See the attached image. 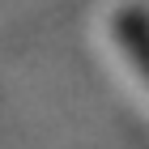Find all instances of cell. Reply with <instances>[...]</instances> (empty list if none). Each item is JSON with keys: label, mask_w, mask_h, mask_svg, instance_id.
I'll use <instances>...</instances> for the list:
<instances>
[{"label": "cell", "mask_w": 149, "mask_h": 149, "mask_svg": "<svg viewBox=\"0 0 149 149\" xmlns=\"http://www.w3.org/2000/svg\"><path fill=\"white\" fill-rule=\"evenodd\" d=\"M119 43H124L128 60L136 64L141 77H149V22L136 13H124L119 17Z\"/></svg>", "instance_id": "cell-1"}]
</instances>
